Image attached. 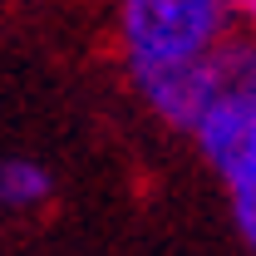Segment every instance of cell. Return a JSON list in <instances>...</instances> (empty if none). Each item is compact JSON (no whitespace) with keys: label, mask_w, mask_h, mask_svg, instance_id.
Returning a JSON list of instances; mask_svg holds the SVG:
<instances>
[{"label":"cell","mask_w":256,"mask_h":256,"mask_svg":"<svg viewBox=\"0 0 256 256\" xmlns=\"http://www.w3.org/2000/svg\"><path fill=\"white\" fill-rule=\"evenodd\" d=\"M236 34L226 0H124L114 10V54L128 84L212 60Z\"/></svg>","instance_id":"cell-1"},{"label":"cell","mask_w":256,"mask_h":256,"mask_svg":"<svg viewBox=\"0 0 256 256\" xmlns=\"http://www.w3.org/2000/svg\"><path fill=\"white\" fill-rule=\"evenodd\" d=\"M54 197V172L40 158H0V212H34Z\"/></svg>","instance_id":"cell-2"},{"label":"cell","mask_w":256,"mask_h":256,"mask_svg":"<svg viewBox=\"0 0 256 256\" xmlns=\"http://www.w3.org/2000/svg\"><path fill=\"white\" fill-rule=\"evenodd\" d=\"M232 226H236L242 246L256 256V202H232Z\"/></svg>","instance_id":"cell-3"},{"label":"cell","mask_w":256,"mask_h":256,"mask_svg":"<svg viewBox=\"0 0 256 256\" xmlns=\"http://www.w3.org/2000/svg\"><path fill=\"white\" fill-rule=\"evenodd\" d=\"M236 25H242V34L256 44V0H246V5H236Z\"/></svg>","instance_id":"cell-4"}]
</instances>
